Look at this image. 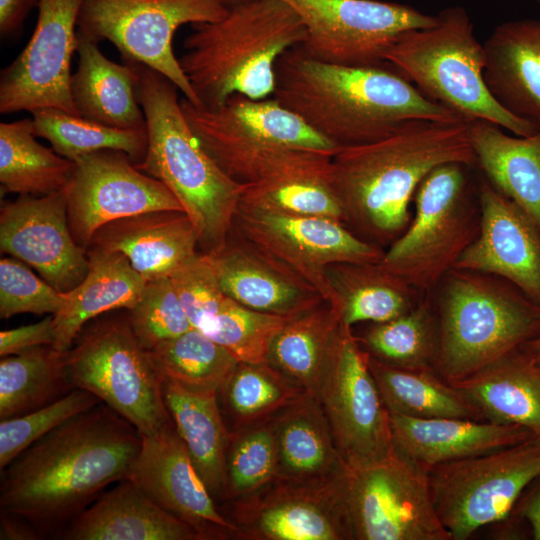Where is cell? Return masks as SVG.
<instances>
[{"mask_svg":"<svg viewBox=\"0 0 540 540\" xmlns=\"http://www.w3.org/2000/svg\"><path fill=\"white\" fill-rule=\"evenodd\" d=\"M141 446L135 426L100 402L1 470V511L27 520L41 537L58 536L105 488L127 477Z\"/></svg>","mask_w":540,"mask_h":540,"instance_id":"1","label":"cell"},{"mask_svg":"<svg viewBox=\"0 0 540 540\" xmlns=\"http://www.w3.org/2000/svg\"><path fill=\"white\" fill-rule=\"evenodd\" d=\"M272 97L339 148L383 139L415 120L462 118L427 98L387 62L325 63L301 45L277 61Z\"/></svg>","mask_w":540,"mask_h":540,"instance_id":"2","label":"cell"},{"mask_svg":"<svg viewBox=\"0 0 540 540\" xmlns=\"http://www.w3.org/2000/svg\"><path fill=\"white\" fill-rule=\"evenodd\" d=\"M470 122L415 120L383 139L340 148L331 159L330 185L344 223L379 243L395 241L411 222L417 188L434 168L476 163Z\"/></svg>","mask_w":540,"mask_h":540,"instance_id":"3","label":"cell"},{"mask_svg":"<svg viewBox=\"0 0 540 540\" xmlns=\"http://www.w3.org/2000/svg\"><path fill=\"white\" fill-rule=\"evenodd\" d=\"M192 28L178 60L200 107L208 109L234 94L273 96L277 61L306 40L300 17L283 0L234 3L224 18Z\"/></svg>","mask_w":540,"mask_h":540,"instance_id":"4","label":"cell"},{"mask_svg":"<svg viewBox=\"0 0 540 540\" xmlns=\"http://www.w3.org/2000/svg\"><path fill=\"white\" fill-rule=\"evenodd\" d=\"M136 96L144 112L148 144L135 164L159 180L176 197L194 224L202 253L220 248L229 238L243 185L229 177L209 156L188 125L177 86L136 61Z\"/></svg>","mask_w":540,"mask_h":540,"instance_id":"5","label":"cell"},{"mask_svg":"<svg viewBox=\"0 0 540 540\" xmlns=\"http://www.w3.org/2000/svg\"><path fill=\"white\" fill-rule=\"evenodd\" d=\"M180 105L205 151L240 184L279 175L311 152L334 155L340 149L274 97L234 94L215 109L182 97Z\"/></svg>","mask_w":540,"mask_h":540,"instance_id":"6","label":"cell"},{"mask_svg":"<svg viewBox=\"0 0 540 540\" xmlns=\"http://www.w3.org/2000/svg\"><path fill=\"white\" fill-rule=\"evenodd\" d=\"M431 27L403 34L385 60L430 100L469 120H483L516 136H529L540 125L505 110L491 95L483 77L484 46L461 6L443 9Z\"/></svg>","mask_w":540,"mask_h":540,"instance_id":"7","label":"cell"},{"mask_svg":"<svg viewBox=\"0 0 540 540\" xmlns=\"http://www.w3.org/2000/svg\"><path fill=\"white\" fill-rule=\"evenodd\" d=\"M437 373L466 377L540 336V306L500 278L453 269L439 321Z\"/></svg>","mask_w":540,"mask_h":540,"instance_id":"8","label":"cell"},{"mask_svg":"<svg viewBox=\"0 0 540 540\" xmlns=\"http://www.w3.org/2000/svg\"><path fill=\"white\" fill-rule=\"evenodd\" d=\"M65 352L74 388L94 394L141 435L172 422L163 398V379L127 320H103L81 331Z\"/></svg>","mask_w":540,"mask_h":540,"instance_id":"9","label":"cell"},{"mask_svg":"<svg viewBox=\"0 0 540 540\" xmlns=\"http://www.w3.org/2000/svg\"><path fill=\"white\" fill-rule=\"evenodd\" d=\"M428 477L442 525L452 540H466L507 518L527 487L539 479L540 439L435 465Z\"/></svg>","mask_w":540,"mask_h":540,"instance_id":"10","label":"cell"},{"mask_svg":"<svg viewBox=\"0 0 540 540\" xmlns=\"http://www.w3.org/2000/svg\"><path fill=\"white\" fill-rule=\"evenodd\" d=\"M467 166L446 163L422 180L414 219L378 262L416 290L434 287L474 239L466 206Z\"/></svg>","mask_w":540,"mask_h":540,"instance_id":"11","label":"cell"},{"mask_svg":"<svg viewBox=\"0 0 540 540\" xmlns=\"http://www.w3.org/2000/svg\"><path fill=\"white\" fill-rule=\"evenodd\" d=\"M228 10L227 0H84L78 30L110 41L124 61L156 70L200 106L174 54L173 38L182 25L215 22Z\"/></svg>","mask_w":540,"mask_h":540,"instance_id":"12","label":"cell"},{"mask_svg":"<svg viewBox=\"0 0 540 540\" xmlns=\"http://www.w3.org/2000/svg\"><path fill=\"white\" fill-rule=\"evenodd\" d=\"M370 353L340 324L315 396L348 468L394 452L390 415L369 367Z\"/></svg>","mask_w":540,"mask_h":540,"instance_id":"13","label":"cell"},{"mask_svg":"<svg viewBox=\"0 0 540 540\" xmlns=\"http://www.w3.org/2000/svg\"><path fill=\"white\" fill-rule=\"evenodd\" d=\"M346 490L356 540H452L437 515L428 471L396 450L347 467Z\"/></svg>","mask_w":540,"mask_h":540,"instance_id":"14","label":"cell"},{"mask_svg":"<svg viewBox=\"0 0 540 540\" xmlns=\"http://www.w3.org/2000/svg\"><path fill=\"white\" fill-rule=\"evenodd\" d=\"M306 29L301 46L312 58L345 66L386 63L390 48L406 32L438 22L401 3L378 0H283Z\"/></svg>","mask_w":540,"mask_h":540,"instance_id":"15","label":"cell"},{"mask_svg":"<svg viewBox=\"0 0 540 540\" xmlns=\"http://www.w3.org/2000/svg\"><path fill=\"white\" fill-rule=\"evenodd\" d=\"M232 232L280 262L326 303L342 310L328 267L341 263H377L383 251L348 230L343 222L320 217L286 216L239 208Z\"/></svg>","mask_w":540,"mask_h":540,"instance_id":"16","label":"cell"},{"mask_svg":"<svg viewBox=\"0 0 540 540\" xmlns=\"http://www.w3.org/2000/svg\"><path fill=\"white\" fill-rule=\"evenodd\" d=\"M83 2L39 0L30 40L1 71V114L57 108L79 115L71 96L70 70Z\"/></svg>","mask_w":540,"mask_h":540,"instance_id":"17","label":"cell"},{"mask_svg":"<svg viewBox=\"0 0 540 540\" xmlns=\"http://www.w3.org/2000/svg\"><path fill=\"white\" fill-rule=\"evenodd\" d=\"M65 188L70 230L80 246L117 219L157 210L183 211L159 180L139 170L126 153L101 150L74 160Z\"/></svg>","mask_w":540,"mask_h":540,"instance_id":"18","label":"cell"},{"mask_svg":"<svg viewBox=\"0 0 540 540\" xmlns=\"http://www.w3.org/2000/svg\"><path fill=\"white\" fill-rule=\"evenodd\" d=\"M346 478L347 470L323 481L276 479L233 502L232 520L246 539L352 540Z\"/></svg>","mask_w":540,"mask_h":540,"instance_id":"19","label":"cell"},{"mask_svg":"<svg viewBox=\"0 0 540 540\" xmlns=\"http://www.w3.org/2000/svg\"><path fill=\"white\" fill-rule=\"evenodd\" d=\"M141 436V450L126 478L201 540L243 538L240 527L218 510L173 422Z\"/></svg>","mask_w":540,"mask_h":540,"instance_id":"20","label":"cell"},{"mask_svg":"<svg viewBox=\"0 0 540 540\" xmlns=\"http://www.w3.org/2000/svg\"><path fill=\"white\" fill-rule=\"evenodd\" d=\"M0 249L33 267L63 293L79 285L89 270L85 249L70 230L65 189L44 196L20 195L4 204Z\"/></svg>","mask_w":540,"mask_h":540,"instance_id":"21","label":"cell"},{"mask_svg":"<svg viewBox=\"0 0 540 540\" xmlns=\"http://www.w3.org/2000/svg\"><path fill=\"white\" fill-rule=\"evenodd\" d=\"M479 234L454 269L502 278L540 306V229L489 181L480 186Z\"/></svg>","mask_w":540,"mask_h":540,"instance_id":"22","label":"cell"},{"mask_svg":"<svg viewBox=\"0 0 540 540\" xmlns=\"http://www.w3.org/2000/svg\"><path fill=\"white\" fill-rule=\"evenodd\" d=\"M207 255L222 291L249 309L297 316L325 302L300 276L233 232Z\"/></svg>","mask_w":540,"mask_h":540,"instance_id":"23","label":"cell"},{"mask_svg":"<svg viewBox=\"0 0 540 540\" xmlns=\"http://www.w3.org/2000/svg\"><path fill=\"white\" fill-rule=\"evenodd\" d=\"M89 245L124 255L146 281L170 277L198 254L199 238L183 211L157 210L99 228Z\"/></svg>","mask_w":540,"mask_h":540,"instance_id":"24","label":"cell"},{"mask_svg":"<svg viewBox=\"0 0 540 540\" xmlns=\"http://www.w3.org/2000/svg\"><path fill=\"white\" fill-rule=\"evenodd\" d=\"M394 449L425 470L533 438L524 426L461 418H414L389 413Z\"/></svg>","mask_w":540,"mask_h":540,"instance_id":"25","label":"cell"},{"mask_svg":"<svg viewBox=\"0 0 540 540\" xmlns=\"http://www.w3.org/2000/svg\"><path fill=\"white\" fill-rule=\"evenodd\" d=\"M58 536L65 540H201L194 529L127 478L104 491Z\"/></svg>","mask_w":540,"mask_h":540,"instance_id":"26","label":"cell"},{"mask_svg":"<svg viewBox=\"0 0 540 540\" xmlns=\"http://www.w3.org/2000/svg\"><path fill=\"white\" fill-rule=\"evenodd\" d=\"M483 46L491 95L509 113L540 125V20L504 22Z\"/></svg>","mask_w":540,"mask_h":540,"instance_id":"27","label":"cell"},{"mask_svg":"<svg viewBox=\"0 0 540 540\" xmlns=\"http://www.w3.org/2000/svg\"><path fill=\"white\" fill-rule=\"evenodd\" d=\"M448 383L478 408L485 420L524 426L540 439V364L520 347Z\"/></svg>","mask_w":540,"mask_h":540,"instance_id":"28","label":"cell"},{"mask_svg":"<svg viewBox=\"0 0 540 540\" xmlns=\"http://www.w3.org/2000/svg\"><path fill=\"white\" fill-rule=\"evenodd\" d=\"M98 41L77 31L78 67L71 76V96L78 114L106 126L147 130L136 96L137 75L130 63L106 58Z\"/></svg>","mask_w":540,"mask_h":540,"instance_id":"29","label":"cell"},{"mask_svg":"<svg viewBox=\"0 0 540 540\" xmlns=\"http://www.w3.org/2000/svg\"><path fill=\"white\" fill-rule=\"evenodd\" d=\"M278 455L277 479L315 482L346 472L317 397L302 394L272 418Z\"/></svg>","mask_w":540,"mask_h":540,"instance_id":"30","label":"cell"},{"mask_svg":"<svg viewBox=\"0 0 540 540\" xmlns=\"http://www.w3.org/2000/svg\"><path fill=\"white\" fill-rule=\"evenodd\" d=\"M88 259L87 275L66 292L63 306L53 315L55 342L52 346L60 352L71 348L89 320L111 310L132 309L146 284L121 253L93 247Z\"/></svg>","mask_w":540,"mask_h":540,"instance_id":"31","label":"cell"},{"mask_svg":"<svg viewBox=\"0 0 540 540\" xmlns=\"http://www.w3.org/2000/svg\"><path fill=\"white\" fill-rule=\"evenodd\" d=\"M470 141L488 181L540 229V129L529 136H512L496 124L474 120Z\"/></svg>","mask_w":540,"mask_h":540,"instance_id":"32","label":"cell"},{"mask_svg":"<svg viewBox=\"0 0 540 540\" xmlns=\"http://www.w3.org/2000/svg\"><path fill=\"white\" fill-rule=\"evenodd\" d=\"M163 398L177 433L214 499H223L229 433L217 391L163 380Z\"/></svg>","mask_w":540,"mask_h":540,"instance_id":"33","label":"cell"},{"mask_svg":"<svg viewBox=\"0 0 540 540\" xmlns=\"http://www.w3.org/2000/svg\"><path fill=\"white\" fill-rule=\"evenodd\" d=\"M332 156L312 152L279 175L244 184L239 208L344 223L343 210L330 185Z\"/></svg>","mask_w":540,"mask_h":540,"instance_id":"34","label":"cell"},{"mask_svg":"<svg viewBox=\"0 0 540 540\" xmlns=\"http://www.w3.org/2000/svg\"><path fill=\"white\" fill-rule=\"evenodd\" d=\"M369 367L389 413L485 421L464 395L432 369H408L370 354Z\"/></svg>","mask_w":540,"mask_h":540,"instance_id":"35","label":"cell"},{"mask_svg":"<svg viewBox=\"0 0 540 540\" xmlns=\"http://www.w3.org/2000/svg\"><path fill=\"white\" fill-rule=\"evenodd\" d=\"M341 323L342 310L326 302L294 316L273 339L268 363L315 395Z\"/></svg>","mask_w":540,"mask_h":540,"instance_id":"36","label":"cell"},{"mask_svg":"<svg viewBox=\"0 0 540 540\" xmlns=\"http://www.w3.org/2000/svg\"><path fill=\"white\" fill-rule=\"evenodd\" d=\"M75 163L36 140L32 118L0 123L1 193L44 196L66 188Z\"/></svg>","mask_w":540,"mask_h":540,"instance_id":"37","label":"cell"},{"mask_svg":"<svg viewBox=\"0 0 540 540\" xmlns=\"http://www.w3.org/2000/svg\"><path fill=\"white\" fill-rule=\"evenodd\" d=\"M329 280L342 301V323L387 322L413 309L416 289L377 263L328 267Z\"/></svg>","mask_w":540,"mask_h":540,"instance_id":"38","label":"cell"},{"mask_svg":"<svg viewBox=\"0 0 540 540\" xmlns=\"http://www.w3.org/2000/svg\"><path fill=\"white\" fill-rule=\"evenodd\" d=\"M75 389L65 366V352L44 345L0 361V420L17 417Z\"/></svg>","mask_w":540,"mask_h":540,"instance_id":"39","label":"cell"},{"mask_svg":"<svg viewBox=\"0 0 540 540\" xmlns=\"http://www.w3.org/2000/svg\"><path fill=\"white\" fill-rule=\"evenodd\" d=\"M30 113L34 135L46 139L56 153L71 161L109 149L126 153L135 164L145 156L147 130L110 127L57 108H39Z\"/></svg>","mask_w":540,"mask_h":540,"instance_id":"40","label":"cell"},{"mask_svg":"<svg viewBox=\"0 0 540 540\" xmlns=\"http://www.w3.org/2000/svg\"><path fill=\"white\" fill-rule=\"evenodd\" d=\"M304 393L269 363L239 362L218 390V400L232 431L272 418Z\"/></svg>","mask_w":540,"mask_h":540,"instance_id":"41","label":"cell"},{"mask_svg":"<svg viewBox=\"0 0 540 540\" xmlns=\"http://www.w3.org/2000/svg\"><path fill=\"white\" fill-rule=\"evenodd\" d=\"M163 380L195 391H217L239 361L223 346L192 328L148 350Z\"/></svg>","mask_w":540,"mask_h":540,"instance_id":"42","label":"cell"},{"mask_svg":"<svg viewBox=\"0 0 540 540\" xmlns=\"http://www.w3.org/2000/svg\"><path fill=\"white\" fill-rule=\"evenodd\" d=\"M360 341L389 364L436 371L439 330L426 303L387 322L375 323Z\"/></svg>","mask_w":540,"mask_h":540,"instance_id":"43","label":"cell"},{"mask_svg":"<svg viewBox=\"0 0 540 540\" xmlns=\"http://www.w3.org/2000/svg\"><path fill=\"white\" fill-rule=\"evenodd\" d=\"M278 477V455L271 418L232 430L225 457L223 500L251 497Z\"/></svg>","mask_w":540,"mask_h":540,"instance_id":"44","label":"cell"},{"mask_svg":"<svg viewBox=\"0 0 540 540\" xmlns=\"http://www.w3.org/2000/svg\"><path fill=\"white\" fill-rule=\"evenodd\" d=\"M293 317L258 312L226 296L215 315L197 330L239 362L265 364L273 339Z\"/></svg>","mask_w":540,"mask_h":540,"instance_id":"45","label":"cell"},{"mask_svg":"<svg viewBox=\"0 0 540 540\" xmlns=\"http://www.w3.org/2000/svg\"><path fill=\"white\" fill-rule=\"evenodd\" d=\"M129 311L131 329L147 351L193 328L170 277L146 281L140 298Z\"/></svg>","mask_w":540,"mask_h":540,"instance_id":"46","label":"cell"},{"mask_svg":"<svg viewBox=\"0 0 540 540\" xmlns=\"http://www.w3.org/2000/svg\"><path fill=\"white\" fill-rule=\"evenodd\" d=\"M101 401L92 393L75 388L63 397L21 416L0 421V469L17 455L68 419Z\"/></svg>","mask_w":540,"mask_h":540,"instance_id":"47","label":"cell"},{"mask_svg":"<svg viewBox=\"0 0 540 540\" xmlns=\"http://www.w3.org/2000/svg\"><path fill=\"white\" fill-rule=\"evenodd\" d=\"M66 292H60L38 278L21 262L0 260V317L22 313L55 315L63 306Z\"/></svg>","mask_w":540,"mask_h":540,"instance_id":"48","label":"cell"},{"mask_svg":"<svg viewBox=\"0 0 540 540\" xmlns=\"http://www.w3.org/2000/svg\"><path fill=\"white\" fill-rule=\"evenodd\" d=\"M170 279L192 327L200 326L218 311L227 296L220 288L209 256L198 253Z\"/></svg>","mask_w":540,"mask_h":540,"instance_id":"49","label":"cell"},{"mask_svg":"<svg viewBox=\"0 0 540 540\" xmlns=\"http://www.w3.org/2000/svg\"><path fill=\"white\" fill-rule=\"evenodd\" d=\"M55 329L53 316L40 322L0 332L1 357L15 355L35 347L53 345Z\"/></svg>","mask_w":540,"mask_h":540,"instance_id":"50","label":"cell"},{"mask_svg":"<svg viewBox=\"0 0 540 540\" xmlns=\"http://www.w3.org/2000/svg\"><path fill=\"white\" fill-rule=\"evenodd\" d=\"M39 0H0V35L12 38L23 28L30 11L38 6Z\"/></svg>","mask_w":540,"mask_h":540,"instance_id":"51","label":"cell"},{"mask_svg":"<svg viewBox=\"0 0 540 540\" xmlns=\"http://www.w3.org/2000/svg\"><path fill=\"white\" fill-rule=\"evenodd\" d=\"M0 520L1 540H35L41 538L36 528L21 517L1 511Z\"/></svg>","mask_w":540,"mask_h":540,"instance_id":"52","label":"cell"},{"mask_svg":"<svg viewBox=\"0 0 540 540\" xmlns=\"http://www.w3.org/2000/svg\"><path fill=\"white\" fill-rule=\"evenodd\" d=\"M515 507L517 514L530 524L534 539L540 540V481L519 499Z\"/></svg>","mask_w":540,"mask_h":540,"instance_id":"53","label":"cell"},{"mask_svg":"<svg viewBox=\"0 0 540 540\" xmlns=\"http://www.w3.org/2000/svg\"><path fill=\"white\" fill-rule=\"evenodd\" d=\"M520 348L524 350L534 361L540 364V336L526 342Z\"/></svg>","mask_w":540,"mask_h":540,"instance_id":"54","label":"cell"},{"mask_svg":"<svg viewBox=\"0 0 540 540\" xmlns=\"http://www.w3.org/2000/svg\"><path fill=\"white\" fill-rule=\"evenodd\" d=\"M242 1H247V0H227L229 5L234 4V3H238V2H242Z\"/></svg>","mask_w":540,"mask_h":540,"instance_id":"55","label":"cell"},{"mask_svg":"<svg viewBox=\"0 0 540 540\" xmlns=\"http://www.w3.org/2000/svg\"><path fill=\"white\" fill-rule=\"evenodd\" d=\"M538 2H540V0H537Z\"/></svg>","mask_w":540,"mask_h":540,"instance_id":"56","label":"cell"}]
</instances>
